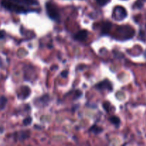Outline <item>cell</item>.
<instances>
[{"label":"cell","instance_id":"obj_11","mask_svg":"<svg viewBox=\"0 0 146 146\" xmlns=\"http://www.w3.org/2000/svg\"><path fill=\"white\" fill-rule=\"evenodd\" d=\"M110 121L113 124L115 125L116 126H118L120 123V119L118 118H117L116 116H112L110 118Z\"/></svg>","mask_w":146,"mask_h":146},{"label":"cell","instance_id":"obj_2","mask_svg":"<svg viewBox=\"0 0 146 146\" xmlns=\"http://www.w3.org/2000/svg\"><path fill=\"white\" fill-rule=\"evenodd\" d=\"M46 12L48 17L53 20L58 21L59 19V13H58V9L56 6L51 2H48L46 4Z\"/></svg>","mask_w":146,"mask_h":146},{"label":"cell","instance_id":"obj_6","mask_svg":"<svg viewBox=\"0 0 146 146\" xmlns=\"http://www.w3.org/2000/svg\"><path fill=\"white\" fill-rule=\"evenodd\" d=\"M87 36H88V32L86 30H81L74 36V38L77 41H84L86 39Z\"/></svg>","mask_w":146,"mask_h":146},{"label":"cell","instance_id":"obj_15","mask_svg":"<svg viewBox=\"0 0 146 146\" xmlns=\"http://www.w3.org/2000/svg\"><path fill=\"white\" fill-rule=\"evenodd\" d=\"M109 105H110V104H108V103H105V104H104V108H105V109L107 111H109Z\"/></svg>","mask_w":146,"mask_h":146},{"label":"cell","instance_id":"obj_1","mask_svg":"<svg viewBox=\"0 0 146 146\" xmlns=\"http://www.w3.org/2000/svg\"><path fill=\"white\" fill-rule=\"evenodd\" d=\"M1 6L9 11H14L17 13H26L29 11L27 9L24 8L23 6H20L19 4H15L14 2L9 0H2L1 2Z\"/></svg>","mask_w":146,"mask_h":146},{"label":"cell","instance_id":"obj_8","mask_svg":"<svg viewBox=\"0 0 146 146\" xmlns=\"http://www.w3.org/2000/svg\"><path fill=\"white\" fill-rule=\"evenodd\" d=\"M111 27H112V24L110 22H106L103 24L102 26V31L104 34H107V33L109 32V31L111 30Z\"/></svg>","mask_w":146,"mask_h":146},{"label":"cell","instance_id":"obj_4","mask_svg":"<svg viewBox=\"0 0 146 146\" xmlns=\"http://www.w3.org/2000/svg\"><path fill=\"white\" fill-rule=\"evenodd\" d=\"M118 34H121L124 38H131L134 36V30L131 27L122 26L118 29Z\"/></svg>","mask_w":146,"mask_h":146},{"label":"cell","instance_id":"obj_10","mask_svg":"<svg viewBox=\"0 0 146 146\" xmlns=\"http://www.w3.org/2000/svg\"><path fill=\"white\" fill-rule=\"evenodd\" d=\"M90 131H91V132L94 133L98 134V133H101L103 130L101 128H99V127L96 126V125H94V126L91 127V129H90Z\"/></svg>","mask_w":146,"mask_h":146},{"label":"cell","instance_id":"obj_13","mask_svg":"<svg viewBox=\"0 0 146 146\" xmlns=\"http://www.w3.org/2000/svg\"><path fill=\"white\" fill-rule=\"evenodd\" d=\"M111 0H96L97 3L101 6H105L108 4Z\"/></svg>","mask_w":146,"mask_h":146},{"label":"cell","instance_id":"obj_9","mask_svg":"<svg viewBox=\"0 0 146 146\" xmlns=\"http://www.w3.org/2000/svg\"><path fill=\"white\" fill-rule=\"evenodd\" d=\"M7 104V98L4 96L0 97V110L4 109Z\"/></svg>","mask_w":146,"mask_h":146},{"label":"cell","instance_id":"obj_3","mask_svg":"<svg viewBox=\"0 0 146 146\" xmlns=\"http://www.w3.org/2000/svg\"><path fill=\"white\" fill-rule=\"evenodd\" d=\"M127 17V11L123 7H116L113 12V18L117 21H121Z\"/></svg>","mask_w":146,"mask_h":146},{"label":"cell","instance_id":"obj_5","mask_svg":"<svg viewBox=\"0 0 146 146\" xmlns=\"http://www.w3.org/2000/svg\"><path fill=\"white\" fill-rule=\"evenodd\" d=\"M96 88L99 90L108 89L109 90V91H111V89H112V85H111V84L110 83V81L105 80V81L99 83V84L96 86Z\"/></svg>","mask_w":146,"mask_h":146},{"label":"cell","instance_id":"obj_7","mask_svg":"<svg viewBox=\"0 0 146 146\" xmlns=\"http://www.w3.org/2000/svg\"><path fill=\"white\" fill-rule=\"evenodd\" d=\"M21 93L20 94L21 95V98H23V99H25L27 97L29 96L30 93H31V90L29 87L27 86H23L21 89Z\"/></svg>","mask_w":146,"mask_h":146},{"label":"cell","instance_id":"obj_12","mask_svg":"<svg viewBox=\"0 0 146 146\" xmlns=\"http://www.w3.org/2000/svg\"><path fill=\"white\" fill-rule=\"evenodd\" d=\"M31 121H32V119H31V117H28V118H25L24 120L23 123H24V125H29L31 123Z\"/></svg>","mask_w":146,"mask_h":146},{"label":"cell","instance_id":"obj_14","mask_svg":"<svg viewBox=\"0 0 146 146\" xmlns=\"http://www.w3.org/2000/svg\"><path fill=\"white\" fill-rule=\"evenodd\" d=\"M6 33L4 32V31H0V39H2L5 37Z\"/></svg>","mask_w":146,"mask_h":146},{"label":"cell","instance_id":"obj_17","mask_svg":"<svg viewBox=\"0 0 146 146\" xmlns=\"http://www.w3.org/2000/svg\"><path fill=\"white\" fill-rule=\"evenodd\" d=\"M76 96L74 98H78V97H80L81 96V91H77L76 94Z\"/></svg>","mask_w":146,"mask_h":146},{"label":"cell","instance_id":"obj_16","mask_svg":"<svg viewBox=\"0 0 146 146\" xmlns=\"http://www.w3.org/2000/svg\"><path fill=\"white\" fill-rule=\"evenodd\" d=\"M67 75H68V71H63L62 74H61V76H62L64 78H66V77L67 76Z\"/></svg>","mask_w":146,"mask_h":146}]
</instances>
